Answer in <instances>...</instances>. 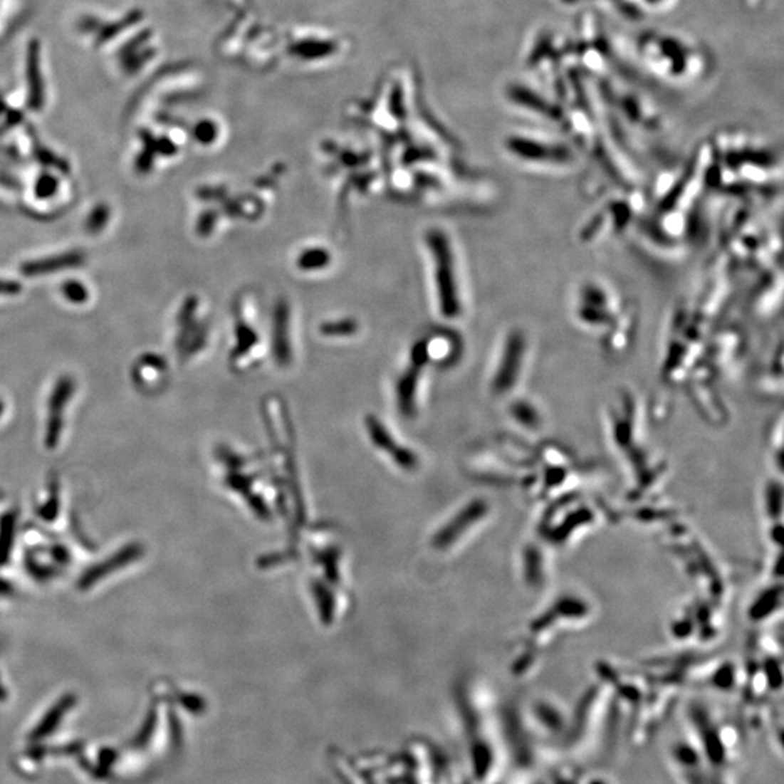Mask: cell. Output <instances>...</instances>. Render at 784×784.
Here are the masks:
<instances>
[{"label":"cell","instance_id":"13","mask_svg":"<svg viewBox=\"0 0 784 784\" xmlns=\"http://www.w3.org/2000/svg\"><path fill=\"white\" fill-rule=\"evenodd\" d=\"M0 409H2V404H0Z\"/></svg>","mask_w":784,"mask_h":784},{"label":"cell","instance_id":"7","mask_svg":"<svg viewBox=\"0 0 784 784\" xmlns=\"http://www.w3.org/2000/svg\"><path fill=\"white\" fill-rule=\"evenodd\" d=\"M327 261H328V254L324 250L313 249V250H307L301 254L298 265L301 266V269L311 271V269H320L321 266H324L327 263Z\"/></svg>","mask_w":784,"mask_h":784},{"label":"cell","instance_id":"5","mask_svg":"<svg viewBox=\"0 0 784 784\" xmlns=\"http://www.w3.org/2000/svg\"><path fill=\"white\" fill-rule=\"evenodd\" d=\"M85 263V254L80 251H68L60 256L47 257L41 260L28 261L22 266V273L26 276L56 273L64 269H73Z\"/></svg>","mask_w":784,"mask_h":784},{"label":"cell","instance_id":"8","mask_svg":"<svg viewBox=\"0 0 784 784\" xmlns=\"http://www.w3.org/2000/svg\"><path fill=\"white\" fill-rule=\"evenodd\" d=\"M108 218H109V209H108V207H105V205L96 207V208L90 212V215H89V218H88L86 230H88L89 233H98V231H100V230L106 226Z\"/></svg>","mask_w":784,"mask_h":784},{"label":"cell","instance_id":"12","mask_svg":"<svg viewBox=\"0 0 784 784\" xmlns=\"http://www.w3.org/2000/svg\"><path fill=\"white\" fill-rule=\"evenodd\" d=\"M21 283L9 279H0V295H16L21 292Z\"/></svg>","mask_w":784,"mask_h":784},{"label":"cell","instance_id":"3","mask_svg":"<svg viewBox=\"0 0 784 784\" xmlns=\"http://www.w3.org/2000/svg\"><path fill=\"white\" fill-rule=\"evenodd\" d=\"M529 359V338L521 328L507 333L503 340L498 360L493 375V390L503 392L511 390L521 378Z\"/></svg>","mask_w":784,"mask_h":784},{"label":"cell","instance_id":"10","mask_svg":"<svg viewBox=\"0 0 784 784\" xmlns=\"http://www.w3.org/2000/svg\"><path fill=\"white\" fill-rule=\"evenodd\" d=\"M57 179L53 177V176H41L38 180H36V184H35V194L38 195L40 198L46 199V198H50L51 195L56 194L57 191Z\"/></svg>","mask_w":784,"mask_h":784},{"label":"cell","instance_id":"6","mask_svg":"<svg viewBox=\"0 0 784 784\" xmlns=\"http://www.w3.org/2000/svg\"><path fill=\"white\" fill-rule=\"evenodd\" d=\"M276 355L281 363H286L289 360V345L288 339L283 338V334L288 335V310L286 307H281L276 313Z\"/></svg>","mask_w":784,"mask_h":784},{"label":"cell","instance_id":"11","mask_svg":"<svg viewBox=\"0 0 784 784\" xmlns=\"http://www.w3.org/2000/svg\"><path fill=\"white\" fill-rule=\"evenodd\" d=\"M355 331V325L352 321H339V323H330L323 327V333L325 334H350Z\"/></svg>","mask_w":784,"mask_h":784},{"label":"cell","instance_id":"2","mask_svg":"<svg viewBox=\"0 0 784 784\" xmlns=\"http://www.w3.org/2000/svg\"><path fill=\"white\" fill-rule=\"evenodd\" d=\"M427 244L434 261V278L440 311L447 318H455L461 315L462 303L455 254L451 241L443 234V231L432 230L427 236Z\"/></svg>","mask_w":784,"mask_h":784},{"label":"cell","instance_id":"4","mask_svg":"<svg viewBox=\"0 0 784 784\" xmlns=\"http://www.w3.org/2000/svg\"><path fill=\"white\" fill-rule=\"evenodd\" d=\"M507 147L517 160L543 169H565L575 160L564 144L549 142L542 138L539 141V138L530 135H516L508 141Z\"/></svg>","mask_w":784,"mask_h":784},{"label":"cell","instance_id":"9","mask_svg":"<svg viewBox=\"0 0 784 784\" xmlns=\"http://www.w3.org/2000/svg\"><path fill=\"white\" fill-rule=\"evenodd\" d=\"M61 289H63V293H64V296L67 298V300L74 303V304H82L89 298L88 289L80 282H74V281L67 282V283L63 285Z\"/></svg>","mask_w":784,"mask_h":784},{"label":"cell","instance_id":"1","mask_svg":"<svg viewBox=\"0 0 784 784\" xmlns=\"http://www.w3.org/2000/svg\"><path fill=\"white\" fill-rule=\"evenodd\" d=\"M622 310L623 305L619 301V296L607 285L599 281L584 282L574 298L573 313L575 321L590 331L610 328V324H615Z\"/></svg>","mask_w":784,"mask_h":784}]
</instances>
